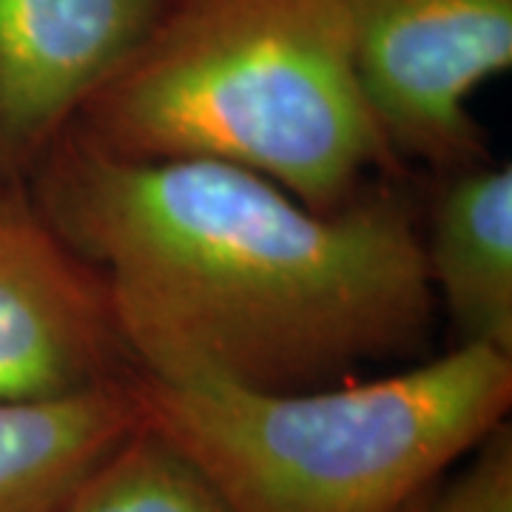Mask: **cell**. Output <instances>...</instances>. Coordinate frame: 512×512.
Listing matches in <instances>:
<instances>
[{"label":"cell","mask_w":512,"mask_h":512,"mask_svg":"<svg viewBox=\"0 0 512 512\" xmlns=\"http://www.w3.org/2000/svg\"><path fill=\"white\" fill-rule=\"evenodd\" d=\"M128 390L231 512H399L507 419L512 356L458 345L384 379L282 393L134 370Z\"/></svg>","instance_id":"obj_3"},{"label":"cell","mask_w":512,"mask_h":512,"mask_svg":"<svg viewBox=\"0 0 512 512\" xmlns=\"http://www.w3.org/2000/svg\"><path fill=\"white\" fill-rule=\"evenodd\" d=\"M171 0H0V183H29Z\"/></svg>","instance_id":"obj_6"},{"label":"cell","mask_w":512,"mask_h":512,"mask_svg":"<svg viewBox=\"0 0 512 512\" xmlns=\"http://www.w3.org/2000/svg\"><path fill=\"white\" fill-rule=\"evenodd\" d=\"M103 276L29 183H0V404L55 402L134 373Z\"/></svg>","instance_id":"obj_5"},{"label":"cell","mask_w":512,"mask_h":512,"mask_svg":"<svg viewBox=\"0 0 512 512\" xmlns=\"http://www.w3.org/2000/svg\"><path fill=\"white\" fill-rule=\"evenodd\" d=\"M421 251L458 345L512 356L510 163H490L487 157L441 171L421 231Z\"/></svg>","instance_id":"obj_7"},{"label":"cell","mask_w":512,"mask_h":512,"mask_svg":"<svg viewBox=\"0 0 512 512\" xmlns=\"http://www.w3.org/2000/svg\"><path fill=\"white\" fill-rule=\"evenodd\" d=\"M57 512H231L211 481L157 433L137 424Z\"/></svg>","instance_id":"obj_9"},{"label":"cell","mask_w":512,"mask_h":512,"mask_svg":"<svg viewBox=\"0 0 512 512\" xmlns=\"http://www.w3.org/2000/svg\"><path fill=\"white\" fill-rule=\"evenodd\" d=\"M447 487H433L424 512H512V424L507 419L470 450Z\"/></svg>","instance_id":"obj_10"},{"label":"cell","mask_w":512,"mask_h":512,"mask_svg":"<svg viewBox=\"0 0 512 512\" xmlns=\"http://www.w3.org/2000/svg\"><path fill=\"white\" fill-rule=\"evenodd\" d=\"M137 424L128 379L55 402L0 404V512H57Z\"/></svg>","instance_id":"obj_8"},{"label":"cell","mask_w":512,"mask_h":512,"mask_svg":"<svg viewBox=\"0 0 512 512\" xmlns=\"http://www.w3.org/2000/svg\"><path fill=\"white\" fill-rule=\"evenodd\" d=\"M433 487H436V484H433ZM433 487H430V490H424V493L416 495V498H413L410 504H404V507L399 512H424V507H427V498H430V493H433Z\"/></svg>","instance_id":"obj_11"},{"label":"cell","mask_w":512,"mask_h":512,"mask_svg":"<svg viewBox=\"0 0 512 512\" xmlns=\"http://www.w3.org/2000/svg\"><path fill=\"white\" fill-rule=\"evenodd\" d=\"M29 188L103 276L140 373L282 393L430 345L421 225L390 185L319 214L237 165L120 160L69 131Z\"/></svg>","instance_id":"obj_1"},{"label":"cell","mask_w":512,"mask_h":512,"mask_svg":"<svg viewBox=\"0 0 512 512\" xmlns=\"http://www.w3.org/2000/svg\"><path fill=\"white\" fill-rule=\"evenodd\" d=\"M74 137L137 163L254 171L319 214L399 174L359 86L339 0H171L80 109Z\"/></svg>","instance_id":"obj_2"},{"label":"cell","mask_w":512,"mask_h":512,"mask_svg":"<svg viewBox=\"0 0 512 512\" xmlns=\"http://www.w3.org/2000/svg\"><path fill=\"white\" fill-rule=\"evenodd\" d=\"M359 86L399 163L487 160L470 97L512 66V0H339Z\"/></svg>","instance_id":"obj_4"}]
</instances>
